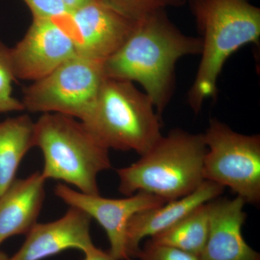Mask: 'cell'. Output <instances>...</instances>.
I'll use <instances>...</instances> for the list:
<instances>
[{
	"instance_id": "obj_1",
	"label": "cell",
	"mask_w": 260,
	"mask_h": 260,
	"mask_svg": "<svg viewBox=\"0 0 260 260\" xmlns=\"http://www.w3.org/2000/svg\"><path fill=\"white\" fill-rule=\"evenodd\" d=\"M202 47L200 37L183 34L166 10H157L137 20L125 42L104 61V74L140 84L160 116L174 93L177 61L201 54Z\"/></svg>"
},
{
	"instance_id": "obj_2",
	"label": "cell",
	"mask_w": 260,
	"mask_h": 260,
	"mask_svg": "<svg viewBox=\"0 0 260 260\" xmlns=\"http://www.w3.org/2000/svg\"><path fill=\"white\" fill-rule=\"evenodd\" d=\"M191 10L201 34V60L188 92L195 114L205 101L215 98L224 64L238 49L260 37V9L249 0H191Z\"/></svg>"
},
{
	"instance_id": "obj_3",
	"label": "cell",
	"mask_w": 260,
	"mask_h": 260,
	"mask_svg": "<svg viewBox=\"0 0 260 260\" xmlns=\"http://www.w3.org/2000/svg\"><path fill=\"white\" fill-rule=\"evenodd\" d=\"M206 151L203 134L172 130L138 161L116 170L119 192L128 197L144 191L166 202L185 197L205 181Z\"/></svg>"
},
{
	"instance_id": "obj_4",
	"label": "cell",
	"mask_w": 260,
	"mask_h": 260,
	"mask_svg": "<svg viewBox=\"0 0 260 260\" xmlns=\"http://www.w3.org/2000/svg\"><path fill=\"white\" fill-rule=\"evenodd\" d=\"M89 133L107 149L144 155L161 139L153 103L126 80L106 78L83 121Z\"/></svg>"
},
{
	"instance_id": "obj_5",
	"label": "cell",
	"mask_w": 260,
	"mask_h": 260,
	"mask_svg": "<svg viewBox=\"0 0 260 260\" xmlns=\"http://www.w3.org/2000/svg\"><path fill=\"white\" fill-rule=\"evenodd\" d=\"M35 146L44 155L46 180L61 181L85 194H100L98 175L112 168L109 149L93 138L82 121L47 113L35 122Z\"/></svg>"
},
{
	"instance_id": "obj_6",
	"label": "cell",
	"mask_w": 260,
	"mask_h": 260,
	"mask_svg": "<svg viewBox=\"0 0 260 260\" xmlns=\"http://www.w3.org/2000/svg\"><path fill=\"white\" fill-rule=\"evenodd\" d=\"M207 146L203 177L240 197L246 203L260 202V136L234 131L217 119L204 134Z\"/></svg>"
},
{
	"instance_id": "obj_7",
	"label": "cell",
	"mask_w": 260,
	"mask_h": 260,
	"mask_svg": "<svg viewBox=\"0 0 260 260\" xmlns=\"http://www.w3.org/2000/svg\"><path fill=\"white\" fill-rule=\"evenodd\" d=\"M104 62L73 56L24 89V110L55 113L83 121L106 78Z\"/></svg>"
},
{
	"instance_id": "obj_8",
	"label": "cell",
	"mask_w": 260,
	"mask_h": 260,
	"mask_svg": "<svg viewBox=\"0 0 260 260\" xmlns=\"http://www.w3.org/2000/svg\"><path fill=\"white\" fill-rule=\"evenodd\" d=\"M54 194L67 205L88 214L102 225L110 244L109 253L115 260H132L126 247V229L130 218L139 212L167 203L144 191L121 199H110L100 194L80 192L62 183L55 186Z\"/></svg>"
},
{
	"instance_id": "obj_9",
	"label": "cell",
	"mask_w": 260,
	"mask_h": 260,
	"mask_svg": "<svg viewBox=\"0 0 260 260\" xmlns=\"http://www.w3.org/2000/svg\"><path fill=\"white\" fill-rule=\"evenodd\" d=\"M74 39L58 19L32 18L23 39L10 49L16 79L36 81L77 55Z\"/></svg>"
},
{
	"instance_id": "obj_10",
	"label": "cell",
	"mask_w": 260,
	"mask_h": 260,
	"mask_svg": "<svg viewBox=\"0 0 260 260\" xmlns=\"http://www.w3.org/2000/svg\"><path fill=\"white\" fill-rule=\"evenodd\" d=\"M62 18L74 39L77 54L101 61L122 46L137 22L99 0H93Z\"/></svg>"
},
{
	"instance_id": "obj_11",
	"label": "cell",
	"mask_w": 260,
	"mask_h": 260,
	"mask_svg": "<svg viewBox=\"0 0 260 260\" xmlns=\"http://www.w3.org/2000/svg\"><path fill=\"white\" fill-rule=\"evenodd\" d=\"M91 220L88 214L70 207L61 218L36 224L21 247L8 260H43L70 249L85 253L94 246Z\"/></svg>"
},
{
	"instance_id": "obj_12",
	"label": "cell",
	"mask_w": 260,
	"mask_h": 260,
	"mask_svg": "<svg viewBox=\"0 0 260 260\" xmlns=\"http://www.w3.org/2000/svg\"><path fill=\"white\" fill-rule=\"evenodd\" d=\"M245 204L239 196L209 202V232L200 260H260L259 253L242 235Z\"/></svg>"
},
{
	"instance_id": "obj_13",
	"label": "cell",
	"mask_w": 260,
	"mask_h": 260,
	"mask_svg": "<svg viewBox=\"0 0 260 260\" xmlns=\"http://www.w3.org/2000/svg\"><path fill=\"white\" fill-rule=\"evenodd\" d=\"M224 189L223 186L205 180L185 197L135 214L126 229V247L130 259L138 257L141 249L140 242L145 238L154 237L167 230L200 205L218 198Z\"/></svg>"
},
{
	"instance_id": "obj_14",
	"label": "cell",
	"mask_w": 260,
	"mask_h": 260,
	"mask_svg": "<svg viewBox=\"0 0 260 260\" xmlns=\"http://www.w3.org/2000/svg\"><path fill=\"white\" fill-rule=\"evenodd\" d=\"M46 179L37 172L15 179L0 195V245L14 236L25 235L37 223L45 199Z\"/></svg>"
},
{
	"instance_id": "obj_15",
	"label": "cell",
	"mask_w": 260,
	"mask_h": 260,
	"mask_svg": "<svg viewBox=\"0 0 260 260\" xmlns=\"http://www.w3.org/2000/svg\"><path fill=\"white\" fill-rule=\"evenodd\" d=\"M35 121L27 114L0 121V195L14 181L20 162L35 147Z\"/></svg>"
},
{
	"instance_id": "obj_16",
	"label": "cell",
	"mask_w": 260,
	"mask_h": 260,
	"mask_svg": "<svg viewBox=\"0 0 260 260\" xmlns=\"http://www.w3.org/2000/svg\"><path fill=\"white\" fill-rule=\"evenodd\" d=\"M209 223L208 202L200 205L167 230L150 237V240L155 244L172 246L200 256L208 239Z\"/></svg>"
},
{
	"instance_id": "obj_17",
	"label": "cell",
	"mask_w": 260,
	"mask_h": 260,
	"mask_svg": "<svg viewBox=\"0 0 260 260\" xmlns=\"http://www.w3.org/2000/svg\"><path fill=\"white\" fill-rule=\"evenodd\" d=\"M120 14L138 20L145 15L168 8L183 6L186 0H99Z\"/></svg>"
},
{
	"instance_id": "obj_18",
	"label": "cell",
	"mask_w": 260,
	"mask_h": 260,
	"mask_svg": "<svg viewBox=\"0 0 260 260\" xmlns=\"http://www.w3.org/2000/svg\"><path fill=\"white\" fill-rule=\"evenodd\" d=\"M16 80L12 65L10 48L0 40V113L24 110L21 101L13 95V83Z\"/></svg>"
},
{
	"instance_id": "obj_19",
	"label": "cell",
	"mask_w": 260,
	"mask_h": 260,
	"mask_svg": "<svg viewBox=\"0 0 260 260\" xmlns=\"http://www.w3.org/2000/svg\"><path fill=\"white\" fill-rule=\"evenodd\" d=\"M137 258L139 260H200L199 256L172 246L155 244L150 239L140 249Z\"/></svg>"
},
{
	"instance_id": "obj_20",
	"label": "cell",
	"mask_w": 260,
	"mask_h": 260,
	"mask_svg": "<svg viewBox=\"0 0 260 260\" xmlns=\"http://www.w3.org/2000/svg\"><path fill=\"white\" fill-rule=\"evenodd\" d=\"M31 12L32 18L58 19L68 14L61 0H23Z\"/></svg>"
},
{
	"instance_id": "obj_21",
	"label": "cell",
	"mask_w": 260,
	"mask_h": 260,
	"mask_svg": "<svg viewBox=\"0 0 260 260\" xmlns=\"http://www.w3.org/2000/svg\"><path fill=\"white\" fill-rule=\"evenodd\" d=\"M85 257L82 260H115L109 254V251H104L94 245L84 253Z\"/></svg>"
},
{
	"instance_id": "obj_22",
	"label": "cell",
	"mask_w": 260,
	"mask_h": 260,
	"mask_svg": "<svg viewBox=\"0 0 260 260\" xmlns=\"http://www.w3.org/2000/svg\"><path fill=\"white\" fill-rule=\"evenodd\" d=\"M93 1V0H61V3L64 5L69 13L74 10L79 9L82 7L85 6Z\"/></svg>"
},
{
	"instance_id": "obj_23",
	"label": "cell",
	"mask_w": 260,
	"mask_h": 260,
	"mask_svg": "<svg viewBox=\"0 0 260 260\" xmlns=\"http://www.w3.org/2000/svg\"><path fill=\"white\" fill-rule=\"evenodd\" d=\"M8 259H9V256L4 251L0 250V260H8Z\"/></svg>"
}]
</instances>
